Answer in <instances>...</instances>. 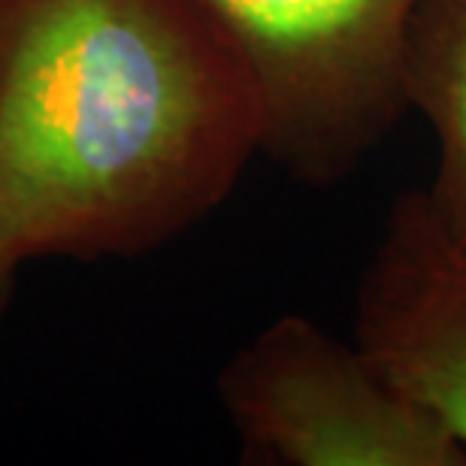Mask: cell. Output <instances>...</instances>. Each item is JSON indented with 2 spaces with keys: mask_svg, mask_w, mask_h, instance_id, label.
<instances>
[{
  "mask_svg": "<svg viewBox=\"0 0 466 466\" xmlns=\"http://www.w3.org/2000/svg\"><path fill=\"white\" fill-rule=\"evenodd\" d=\"M255 79L203 0H0V251L137 258L260 155Z\"/></svg>",
  "mask_w": 466,
  "mask_h": 466,
  "instance_id": "cell-1",
  "label": "cell"
},
{
  "mask_svg": "<svg viewBox=\"0 0 466 466\" xmlns=\"http://www.w3.org/2000/svg\"><path fill=\"white\" fill-rule=\"evenodd\" d=\"M255 79L260 155L328 188L406 116V40L421 0H203Z\"/></svg>",
  "mask_w": 466,
  "mask_h": 466,
  "instance_id": "cell-2",
  "label": "cell"
},
{
  "mask_svg": "<svg viewBox=\"0 0 466 466\" xmlns=\"http://www.w3.org/2000/svg\"><path fill=\"white\" fill-rule=\"evenodd\" d=\"M218 397L242 461L269 466H466L449 427L358 342L279 315L225 363Z\"/></svg>",
  "mask_w": 466,
  "mask_h": 466,
  "instance_id": "cell-3",
  "label": "cell"
},
{
  "mask_svg": "<svg viewBox=\"0 0 466 466\" xmlns=\"http://www.w3.org/2000/svg\"><path fill=\"white\" fill-rule=\"evenodd\" d=\"M354 342L466 449V248L403 191L358 288Z\"/></svg>",
  "mask_w": 466,
  "mask_h": 466,
  "instance_id": "cell-4",
  "label": "cell"
},
{
  "mask_svg": "<svg viewBox=\"0 0 466 466\" xmlns=\"http://www.w3.org/2000/svg\"><path fill=\"white\" fill-rule=\"evenodd\" d=\"M406 106L436 137L427 191L445 230L466 248V0H421L406 40Z\"/></svg>",
  "mask_w": 466,
  "mask_h": 466,
  "instance_id": "cell-5",
  "label": "cell"
},
{
  "mask_svg": "<svg viewBox=\"0 0 466 466\" xmlns=\"http://www.w3.org/2000/svg\"><path fill=\"white\" fill-rule=\"evenodd\" d=\"M15 273H18V264H13L4 251H0V321L9 309V300H13V291H15Z\"/></svg>",
  "mask_w": 466,
  "mask_h": 466,
  "instance_id": "cell-6",
  "label": "cell"
}]
</instances>
